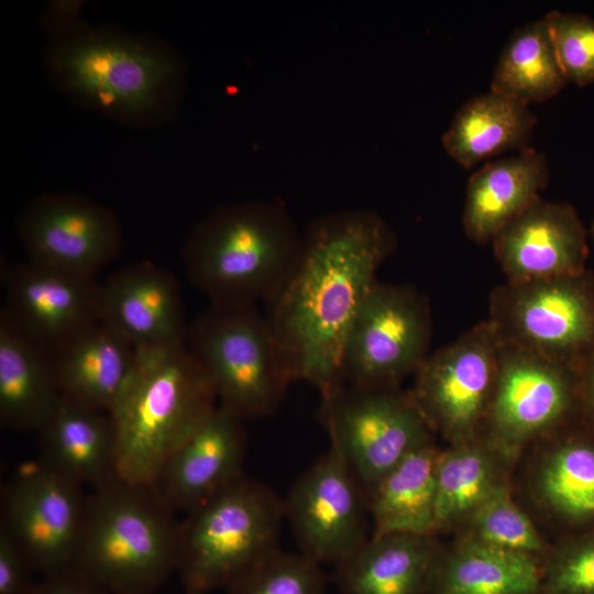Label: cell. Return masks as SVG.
Masks as SVG:
<instances>
[{"label": "cell", "instance_id": "4316f807", "mask_svg": "<svg viewBox=\"0 0 594 594\" xmlns=\"http://www.w3.org/2000/svg\"><path fill=\"white\" fill-rule=\"evenodd\" d=\"M512 466L483 437L448 444L436 465V535L459 531L498 488Z\"/></svg>", "mask_w": 594, "mask_h": 594}, {"label": "cell", "instance_id": "f546056e", "mask_svg": "<svg viewBox=\"0 0 594 594\" xmlns=\"http://www.w3.org/2000/svg\"><path fill=\"white\" fill-rule=\"evenodd\" d=\"M566 84L542 15L513 32L496 63L490 90L529 106L552 98Z\"/></svg>", "mask_w": 594, "mask_h": 594}, {"label": "cell", "instance_id": "ffe728a7", "mask_svg": "<svg viewBox=\"0 0 594 594\" xmlns=\"http://www.w3.org/2000/svg\"><path fill=\"white\" fill-rule=\"evenodd\" d=\"M532 447L528 487L538 509L561 535L594 527V428L580 420Z\"/></svg>", "mask_w": 594, "mask_h": 594}, {"label": "cell", "instance_id": "9a60e30c", "mask_svg": "<svg viewBox=\"0 0 594 594\" xmlns=\"http://www.w3.org/2000/svg\"><path fill=\"white\" fill-rule=\"evenodd\" d=\"M18 231L28 261L95 278L120 253L122 229L108 207L75 193H54L32 200Z\"/></svg>", "mask_w": 594, "mask_h": 594}, {"label": "cell", "instance_id": "e575fe53", "mask_svg": "<svg viewBox=\"0 0 594 594\" xmlns=\"http://www.w3.org/2000/svg\"><path fill=\"white\" fill-rule=\"evenodd\" d=\"M34 573L25 553L0 527V594H33Z\"/></svg>", "mask_w": 594, "mask_h": 594}, {"label": "cell", "instance_id": "4fadbf2b", "mask_svg": "<svg viewBox=\"0 0 594 594\" xmlns=\"http://www.w3.org/2000/svg\"><path fill=\"white\" fill-rule=\"evenodd\" d=\"M283 505L298 552L321 566H337L372 535L366 495L332 446L299 475Z\"/></svg>", "mask_w": 594, "mask_h": 594}, {"label": "cell", "instance_id": "6da1fadb", "mask_svg": "<svg viewBox=\"0 0 594 594\" xmlns=\"http://www.w3.org/2000/svg\"><path fill=\"white\" fill-rule=\"evenodd\" d=\"M397 238L370 209L314 219L278 290L264 305L286 374L323 395L341 383L340 358L350 326Z\"/></svg>", "mask_w": 594, "mask_h": 594}, {"label": "cell", "instance_id": "603a6c76", "mask_svg": "<svg viewBox=\"0 0 594 594\" xmlns=\"http://www.w3.org/2000/svg\"><path fill=\"white\" fill-rule=\"evenodd\" d=\"M440 549L437 536H371L334 566L337 587L341 594H428Z\"/></svg>", "mask_w": 594, "mask_h": 594}, {"label": "cell", "instance_id": "9c48e42d", "mask_svg": "<svg viewBox=\"0 0 594 594\" xmlns=\"http://www.w3.org/2000/svg\"><path fill=\"white\" fill-rule=\"evenodd\" d=\"M582 420L579 372L502 341L482 436L513 466L539 441Z\"/></svg>", "mask_w": 594, "mask_h": 594}, {"label": "cell", "instance_id": "8d00e7d4", "mask_svg": "<svg viewBox=\"0 0 594 594\" xmlns=\"http://www.w3.org/2000/svg\"><path fill=\"white\" fill-rule=\"evenodd\" d=\"M84 6V1L79 0L51 1L45 16L52 36L56 37L67 34L84 25L80 20V12Z\"/></svg>", "mask_w": 594, "mask_h": 594}, {"label": "cell", "instance_id": "8992f818", "mask_svg": "<svg viewBox=\"0 0 594 594\" xmlns=\"http://www.w3.org/2000/svg\"><path fill=\"white\" fill-rule=\"evenodd\" d=\"M184 515L176 572L185 594L226 590L280 549L283 501L245 474Z\"/></svg>", "mask_w": 594, "mask_h": 594}, {"label": "cell", "instance_id": "277c9868", "mask_svg": "<svg viewBox=\"0 0 594 594\" xmlns=\"http://www.w3.org/2000/svg\"><path fill=\"white\" fill-rule=\"evenodd\" d=\"M302 233L277 202L245 200L216 208L188 234L187 277L209 305L267 301L289 274Z\"/></svg>", "mask_w": 594, "mask_h": 594}, {"label": "cell", "instance_id": "1f68e13d", "mask_svg": "<svg viewBox=\"0 0 594 594\" xmlns=\"http://www.w3.org/2000/svg\"><path fill=\"white\" fill-rule=\"evenodd\" d=\"M322 566L300 552L280 549L253 565L227 588L226 594H326Z\"/></svg>", "mask_w": 594, "mask_h": 594}, {"label": "cell", "instance_id": "cb8c5ba5", "mask_svg": "<svg viewBox=\"0 0 594 594\" xmlns=\"http://www.w3.org/2000/svg\"><path fill=\"white\" fill-rule=\"evenodd\" d=\"M136 349L101 321L51 352L61 396L108 411L122 392Z\"/></svg>", "mask_w": 594, "mask_h": 594}, {"label": "cell", "instance_id": "30bf717a", "mask_svg": "<svg viewBox=\"0 0 594 594\" xmlns=\"http://www.w3.org/2000/svg\"><path fill=\"white\" fill-rule=\"evenodd\" d=\"M501 339L575 371L594 354V272L496 287L490 317Z\"/></svg>", "mask_w": 594, "mask_h": 594}, {"label": "cell", "instance_id": "2e32d148", "mask_svg": "<svg viewBox=\"0 0 594 594\" xmlns=\"http://www.w3.org/2000/svg\"><path fill=\"white\" fill-rule=\"evenodd\" d=\"M2 312L52 352L99 320L100 283L30 261L1 270Z\"/></svg>", "mask_w": 594, "mask_h": 594}, {"label": "cell", "instance_id": "d6986e66", "mask_svg": "<svg viewBox=\"0 0 594 594\" xmlns=\"http://www.w3.org/2000/svg\"><path fill=\"white\" fill-rule=\"evenodd\" d=\"M245 421L218 403L169 458L152 487L175 513H188L244 474Z\"/></svg>", "mask_w": 594, "mask_h": 594}, {"label": "cell", "instance_id": "7a4b0ae2", "mask_svg": "<svg viewBox=\"0 0 594 594\" xmlns=\"http://www.w3.org/2000/svg\"><path fill=\"white\" fill-rule=\"evenodd\" d=\"M50 75L73 100L110 119L153 124L180 100L182 58L161 42L86 24L53 37Z\"/></svg>", "mask_w": 594, "mask_h": 594}, {"label": "cell", "instance_id": "5b68a950", "mask_svg": "<svg viewBox=\"0 0 594 594\" xmlns=\"http://www.w3.org/2000/svg\"><path fill=\"white\" fill-rule=\"evenodd\" d=\"M176 514L151 486L88 491L74 568L111 594H153L177 571Z\"/></svg>", "mask_w": 594, "mask_h": 594}, {"label": "cell", "instance_id": "3957f363", "mask_svg": "<svg viewBox=\"0 0 594 594\" xmlns=\"http://www.w3.org/2000/svg\"><path fill=\"white\" fill-rule=\"evenodd\" d=\"M217 404L213 385L187 342L136 349L130 376L109 410L118 480L152 487Z\"/></svg>", "mask_w": 594, "mask_h": 594}, {"label": "cell", "instance_id": "d590c367", "mask_svg": "<svg viewBox=\"0 0 594 594\" xmlns=\"http://www.w3.org/2000/svg\"><path fill=\"white\" fill-rule=\"evenodd\" d=\"M33 594H111L76 568L43 576Z\"/></svg>", "mask_w": 594, "mask_h": 594}, {"label": "cell", "instance_id": "836d02e7", "mask_svg": "<svg viewBox=\"0 0 594 594\" xmlns=\"http://www.w3.org/2000/svg\"><path fill=\"white\" fill-rule=\"evenodd\" d=\"M554 51L568 82L594 84V19L552 10L544 14Z\"/></svg>", "mask_w": 594, "mask_h": 594}, {"label": "cell", "instance_id": "f35d334b", "mask_svg": "<svg viewBox=\"0 0 594 594\" xmlns=\"http://www.w3.org/2000/svg\"><path fill=\"white\" fill-rule=\"evenodd\" d=\"M590 241L592 242V245L594 248V220L592 222L591 229L588 231Z\"/></svg>", "mask_w": 594, "mask_h": 594}, {"label": "cell", "instance_id": "ac0fdd59", "mask_svg": "<svg viewBox=\"0 0 594 594\" xmlns=\"http://www.w3.org/2000/svg\"><path fill=\"white\" fill-rule=\"evenodd\" d=\"M99 320L135 349L187 342L179 283L148 260L120 267L100 283Z\"/></svg>", "mask_w": 594, "mask_h": 594}, {"label": "cell", "instance_id": "d4e9b609", "mask_svg": "<svg viewBox=\"0 0 594 594\" xmlns=\"http://www.w3.org/2000/svg\"><path fill=\"white\" fill-rule=\"evenodd\" d=\"M542 561L457 536L441 546L428 594H543Z\"/></svg>", "mask_w": 594, "mask_h": 594}, {"label": "cell", "instance_id": "4dcf8cb0", "mask_svg": "<svg viewBox=\"0 0 594 594\" xmlns=\"http://www.w3.org/2000/svg\"><path fill=\"white\" fill-rule=\"evenodd\" d=\"M457 536L542 560L551 547L515 502L509 484L498 488L477 507Z\"/></svg>", "mask_w": 594, "mask_h": 594}, {"label": "cell", "instance_id": "d6a6232c", "mask_svg": "<svg viewBox=\"0 0 594 594\" xmlns=\"http://www.w3.org/2000/svg\"><path fill=\"white\" fill-rule=\"evenodd\" d=\"M543 594H594V527L561 535L542 561Z\"/></svg>", "mask_w": 594, "mask_h": 594}, {"label": "cell", "instance_id": "484cf974", "mask_svg": "<svg viewBox=\"0 0 594 594\" xmlns=\"http://www.w3.org/2000/svg\"><path fill=\"white\" fill-rule=\"evenodd\" d=\"M61 394L51 352L0 314V421L12 430L35 431Z\"/></svg>", "mask_w": 594, "mask_h": 594}, {"label": "cell", "instance_id": "44dd1931", "mask_svg": "<svg viewBox=\"0 0 594 594\" xmlns=\"http://www.w3.org/2000/svg\"><path fill=\"white\" fill-rule=\"evenodd\" d=\"M36 433L37 460L85 490L118 479L116 430L108 411L61 396Z\"/></svg>", "mask_w": 594, "mask_h": 594}, {"label": "cell", "instance_id": "5bb4252c", "mask_svg": "<svg viewBox=\"0 0 594 594\" xmlns=\"http://www.w3.org/2000/svg\"><path fill=\"white\" fill-rule=\"evenodd\" d=\"M88 491L40 460L19 468L3 491L1 525L42 576L74 568Z\"/></svg>", "mask_w": 594, "mask_h": 594}, {"label": "cell", "instance_id": "8fae6325", "mask_svg": "<svg viewBox=\"0 0 594 594\" xmlns=\"http://www.w3.org/2000/svg\"><path fill=\"white\" fill-rule=\"evenodd\" d=\"M431 311L410 284L376 282L362 301L340 358L342 384L399 386L429 355Z\"/></svg>", "mask_w": 594, "mask_h": 594}, {"label": "cell", "instance_id": "52a82bcc", "mask_svg": "<svg viewBox=\"0 0 594 594\" xmlns=\"http://www.w3.org/2000/svg\"><path fill=\"white\" fill-rule=\"evenodd\" d=\"M187 345L207 372L218 403L244 420L277 410L290 381L257 305H209L189 324Z\"/></svg>", "mask_w": 594, "mask_h": 594}, {"label": "cell", "instance_id": "83f0119b", "mask_svg": "<svg viewBox=\"0 0 594 594\" xmlns=\"http://www.w3.org/2000/svg\"><path fill=\"white\" fill-rule=\"evenodd\" d=\"M537 117L529 106L495 91L464 102L442 135L447 154L464 168L528 147Z\"/></svg>", "mask_w": 594, "mask_h": 594}, {"label": "cell", "instance_id": "7402d4cb", "mask_svg": "<svg viewBox=\"0 0 594 594\" xmlns=\"http://www.w3.org/2000/svg\"><path fill=\"white\" fill-rule=\"evenodd\" d=\"M548 182L547 156L530 146L482 166L466 185L462 216L466 237L480 244L491 242L540 197Z\"/></svg>", "mask_w": 594, "mask_h": 594}, {"label": "cell", "instance_id": "74e56055", "mask_svg": "<svg viewBox=\"0 0 594 594\" xmlns=\"http://www.w3.org/2000/svg\"><path fill=\"white\" fill-rule=\"evenodd\" d=\"M582 421L594 428V354L579 370Z\"/></svg>", "mask_w": 594, "mask_h": 594}, {"label": "cell", "instance_id": "f1b7e54d", "mask_svg": "<svg viewBox=\"0 0 594 594\" xmlns=\"http://www.w3.org/2000/svg\"><path fill=\"white\" fill-rule=\"evenodd\" d=\"M440 448L427 444L397 464L367 498L371 536L436 535V465Z\"/></svg>", "mask_w": 594, "mask_h": 594}, {"label": "cell", "instance_id": "ba28073f", "mask_svg": "<svg viewBox=\"0 0 594 594\" xmlns=\"http://www.w3.org/2000/svg\"><path fill=\"white\" fill-rule=\"evenodd\" d=\"M320 418L366 498L397 464L435 442L409 391L340 384L321 395Z\"/></svg>", "mask_w": 594, "mask_h": 594}, {"label": "cell", "instance_id": "7c38bea8", "mask_svg": "<svg viewBox=\"0 0 594 594\" xmlns=\"http://www.w3.org/2000/svg\"><path fill=\"white\" fill-rule=\"evenodd\" d=\"M502 339L490 319L429 353L409 389L436 435L448 444L482 436L499 364Z\"/></svg>", "mask_w": 594, "mask_h": 594}, {"label": "cell", "instance_id": "e0dca14e", "mask_svg": "<svg viewBox=\"0 0 594 594\" xmlns=\"http://www.w3.org/2000/svg\"><path fill=\"white\" fill-rule=\"evenodd\" d=\"M491 242L507 282L542 280L588 270V231L568 202L539 197Z\"/></svg>", "mask_w": 594, "mask_h": 594}]
</instances>
